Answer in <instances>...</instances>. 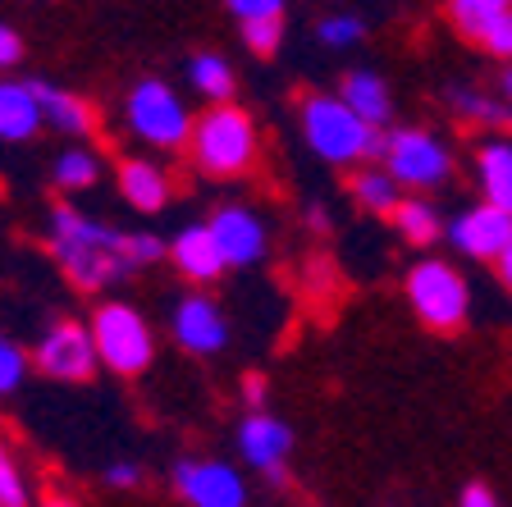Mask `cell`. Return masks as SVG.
Here are the masks:
<instances>
[{
    "label": "cell",
    "mask_w": 512,
    "mask_h": 507,
    "mask_svg": "<svg viewBox=\"0 0 512 507\" xmlns=\"http://www.w3.org/2000/svg\"><path fill=\"white\" fill-rule=\"evenodd\" d=\"M96 174H101V160H96L92 151H83V147H69L60 160H55V183H60V188H69V192L92 188Z\"/></svg>",
    "instance_id": "d4e9b609"
},
{
    "label": "cell",
    "mask_w": 512,
    "mask_h": 507,
    "mask_svg": "<svg viewBox=\"0 0 512 507\" xmlns=\"http://www.w3.org/2000/svg\"><path fill=\"white\" fill-rule=\"evenodd\" d=\"M174 489H179L192 507H247L243 476L224 462L183 457V462H174Z\"/></svg>",
    "instance_id": "9c48e42d"
},
{
    "label": "cell",
    "mask_w": 512,
    "mask_h": 507,
    "mask_svg": "<svg viewBox=\"0 0 512 507\" xmlns=\"http://www.w3.org/2000/svg\"><path fill=\"white\" fill-rule=\"evenodd\" d=\"M188 78L206 101L229 106V96H234V69H229V60H220V55H197V60L188 64Z\"/></svg>",
    "instance_id": "603a6c76"
},
{
    "label": "cell",
    "mask_w": 512,
    "mask_h": 507,
    "mask_svg": "<svg viewBox=\"0 0 512 507\" xmlns=\"http://www.w3.org/2000/svg\"><path fill=\"white\" fill-rule=\"evenodd\" d=\"M23 60V37L10 28V23H0V69H10V64Z\"/></svg>",
    "instance_id": "4dcf8cb0"
},
{
    "label": "cell",
    "mask_w": 512,
    "mask_h": 507,
    "mask_svg": "<svg viewBox=\"0 0 512 507\" xmlns=\"http://www.w3.org/2000/svg\"><path fill=\"white\" fill-rule=\"evenodd\" d=\"M206 229H211L224 265H252L266 256V224L256 220L247 206H220Z\"/></svg>",
    "instance_id": "7c38bea8"
},
{
    "label": "cell",
    "mask_w": 512,
    "mask_h": 507,
    "mask_svg": "<svg viewBox=\"0 0 512 507\" xmlns=\"http://www.w3.org/2000/svg\"><path fill=\"white\" fill-rule=\"evenodd\" d=\"M480 46H485L494 60H508V64H512V10L503 14L499 23H494V32H490V37H485Z\"/></svg>",
    "instance_id": "f546056e"
},
{
    "label": "cell",
    "mask_w": 512,
    "mask_h": 507,
    "mask_svg": "<svg viewBox=\"0 0 512 507\" xmlns=\"http://www.w3.org/2000/svg\"><path fill=\"white\" fill-rule=\"evenodd\" d=\"M499 87H503V96H508V101H512V64H508V69H503V78H499Z\"/></svg>",
    "instance_id": "8d00e7d4"
},
{
    "label": "cell",
    "mask_w": 512,
    "mask_h": 507,
    "mask_svg": "<svg viewBox=\"0 0 512 507\" xmlns=\"http://www.w3.org/2000/svg\"><path fill=\"white\" fill-rule=\"evenodd\" d=\"M32 96H37V106H42V119L51 128H60L64 138H92L96 133V110L87 106L83 96L60 92V87L42 83V78H32Z\"/></svg>",
    "instance_id": "5bb4252c"
},
{
    "label": "cell",
    "mask_w": 512,
    "mask_h": 507,
    "mask_svg": "<svg viewBox=\"0 0 512 507\" xmlns=\"http://www.w3.org/2000/svg\"><path fill=\"white\" fill-rule=\"evenodd\" d=\"M448 233H453V247H458V252L499 265V256L512 247V215H503V211H494V206L480 201V206L462 211Z\"/></svg>",
    "instance_id": "30bf717a"
},
{
    "label": "cell",
    "mask_w": 512,
    "mask_h": 507,
    "mask_svg": "<svg viewBox=\"0 0 512 507\" xmlns=\"http://www.w3.org/2000/svg\"><path fill=\"white\" fill-rule=\"evenodd\" d=\"M124 247H128V233L110 229L101 220H87L74 206H55L51 211V256L83 293L133 275Z\"/></svg>",
    "instance_id": "6da1fadb"
},
{
    "label": "cell",
    "mask_w": 512,
    "mask_h": 507,
    "mask_svg": "<svg viewBox=\"0 0 512 507\" xmlns=\"http://www.w3.org/2000/svg\"><path fill=\"white\" fill-rule=\"evenodd\" d=\"M243 398L252 402V407H261V402H266V380H261V375H247V380H243Z\"/></svg>",
    "instance_id": "836d02e7"
},
{
    "label": "cell",
    "mask_w": 512,
    "mask_h": 507,
    "mask_svg": "<svg viewBox=\"0 0 512 507\" xmlns=\"http://www.w3.org/2000/svg\"><path fill=\"white\" fill-rule=\"evenodd\" d=\"M23 370H28V357L14 338L0 334V393H14L23 384Z\"/></svg>",
    "instance_id": "f1b7e54d"
},
{
    "label": "cell",
    "mask_w": 512,
    "mask_h": 507,
    "mask_svg": "<svg viewBox=\"0 0 512 507\" xmlns=\"http://www.w3.org/2000/svg\"><path fill=\"white\" fill-rule=\"evenodd\" d=\"M238 448H243V457L261 471V476L284 480V457L293 453V430L266 412H252L243 425H238Z\"/></svg>",
    "instance_id": "4fadbf2b"
},
{
    "label": "cell",
    "mask_w": 512,
    "mask_h": 507,
    "mask_svg": "<svg viewBox=\"0 0 512 507\" xmlns=\"http://www.w3.org/2000/svg\"><path fill=\"white\" fill-rule=\"evenodd\" d=\"M115 179H119V192H124V201L133 206V211L156 215V211H165V206H170V179H165L151 160H138V156L119 160Z\"/></svg>",
    "instance_id": "2e32d148"
},
{
    "label": "cell",
    "mask_w": 512,
    "mask_h": 507,
    "mask_svg": "<svg viewBox=\"0 0 512 507\" xmlns=\"http://www.w3.org/2000/svg\"><path fill=\"white\" fill-rule=\"evenodd\" d=\"M407 302H412L416 320L435 334H458L467 325L471 293L467 279L453 270L448 261H421L407 270Z\"/></svg>",
    "instance_id": "277c9868"
},
{
    "label": "cell",
    "mask_w": 512,
    "mask_h": 507,
    "mask_svg": "<svg viewBox=\"0 0 512 507\" xmlns=\"http://www.w3.org/2000/svg\"><path fill=\"white\" fill-rule=\"evenodd\" d=\"M362 19H352V14H330V19H320L316 23V37L325 46H352V42H362Z\"/></svg>",
    "instance_id": "4316f807"
},
{
    "label": "cell",
    "mask_w": 512,
    "mask_h": 507,
    "mask_svg": "<svg viewBox=\"0 0 512 507\" xmlns=\"http://www.w3.org/2000/svg\"><path fill=\"white\" fill-rule=\"evenodd\" d=\"M394 224H398V233H403L412 247H430L439 238V215H435V206H426V201H416V197H407L403 206L394 211Z\"/></svg>",
    "instance_id": "cb8c5ba5"
},
{
    "label": "cell",
    "mask_w": 512,
    "mask_h": 507,
    "mask_svg": "<svg viewBox=\"0 0 512 507\" xmlns=\"http://www.w3.org/2000/svg\"><path fill=\"white\" fill-rule=\"evenodd\" d=\"M0 507H28V485H23L19 466H14L5 444H0Z\"/></svg>",
    "instance_id": "83f0119b"
},
{
    "label": "cell",
    "mask_w": 512,
    "mask_h": 507,
    "mask_svg": "<svg viewBox=\"0 0 512 507\" xmlns=\"http://www.w3.org/2000/svg\"><path fill=\"white\" fill-rule=\"evenodd\" d=\"M256 151H261L256 124L238 106H211L192 124L188 156L211 179H238V174H247L256 165Z\"/></svg>",
    "instance_id": "3957f363"
},
{
    "label": "cell",
    "mask_w": 512,
    "mask_h": 507,
    "mask_svg": "<svg viewBox=\"0 0 512 507\" xmlns=\"http://www.w3.org/2000/svg\"><path fill=\"white\" fill-rule=\"evenodd\" d=\"M462 507H499V498H494V489H485V485H467L462 489Z\"/></svg>",
    "instance_id": "d6a6232c"
},
{
    "label": "cell",
    "mask_w": 512,
    "mask_h": 507,
    "mask_svg": "<svg viewBox=\"0 0 512 507\" xmlns=\"http://www.w3.org/2000/svg\"><path fill=\"white\" fill-rule=\"evenodd\" d=\"M384 169L398 188H439L453 174V156L426 128H394L389 151H384Z\"/></svg>",
    "instance_id": "52a82bcc"
},
{
    "label": "cell",
    "mask_w": 512,
    "mask_h": 507,
    "mask_svg": "<svg viewBox=\"0 0 512 507\" xmlns=\"http://www.w3.org/2000/svg\"><path fill=\"white\" fill-rule=\"evenodd\" d=\"M42 507H78V503H74V498H64V494H51Z\"/></svg>",
    "instance_id": "d590c367"
},
{
    "label": "cell",
    "mask_w": 512,
    "mask_h": 507,
    "mask_svg": "<svg viewBox=\"0 0 512 507\" xmlns=\"http://www.w3.org/2000/svg\"><path fill=\"white\" fill-rule=\"evenodd\" d=\"M234 19L243 23V42L256 55H275L284 37V5L279 0H234Z\"/></svg>",
    "instance_id": "d6986e66"
},
{
    "label": "cell",
    "mask_w": 512,
    "mask_h": 507,
    "mask_svg": "<svg viewBox=\"0 0 512 507\" xmlns=\"http://www.w3.org/2000/svg\"><path fill=\"white\" fill-rule=\"evenodd\" d=\"M37 370L51 375V380H64V384H83L92 380V370L101 366L96 357V343H92V329L78 325V320H60V325L46 329V338L37 343Z\"/></svg>",
    "instance_id": "ba28073f"
},
{
    "label": "cell",
    "mask_w": 512,
    "mask_h": 507,
    "mask_svg": "<svg viewBox=\"0 0 512 507\" xmlns=\"http://www.w3.org/2000/svg\"><path fill=\"white\" fill-rule=\"evenodd\" d=\"M298 119H302V138L330 165H357V160H384L389 151V133L362 124L343 106V96H325V92H302L298 101Z\"/></svg>",
    "instance_id": "7a4b0ae2"
},
{
    "label": "cell",
    "mask_w": 512,
    "mask_h": 507,
    "mask_svg": "<svg viewBox=\"0 0 512 507\" xmlns=\"http://www.w3.org/2000/svg\"><path fill=\"white\" fill-rule=\"evenodd\" d=\"M92 343L96 357L106 361V370H115V375H142L151 366V357H156L147 320L133 307H124V302H101L92 311Z\"/></svg>",
    "instance_id": "5b68a950"
},
{
    "label": "cell",
    "mask_w": 512,
    "mask_h": 507,
    "mask_svg": "<svg viewBox=\"0 0 512 507\" xmlns=\"http://www.w3.org/2000/svg\"><path fill=\"white\" fill-rule=\"evenodd\" d=\"M42 106L32 96V83H10L0 78V138L5 142H28L42 128Z\"/></svg>",
    "instance_id": "ffe728a7"
},
{
    "label": "cell",
    "mask_w": 512,
    "mask_h": 507,
    "mask_svg": "<svg viewBox=\"0 0 512 507\" xmlns=\"http://www.w3.org/2000/svg\"><path fill=\"white\" fill-rule=\"evenodd\" d=\"M508 10H512L508 0H453V5H448V23H453L467 42L480 46Z\"/></svg>",
    "instance_id": "44dd1931"
},
{
    "label": "cell",
    "mask_w": 512,
    "mask_h": 507,
    "mask_svg": "<svg viewBox=\"0 0 512 507\" xmlns=\"http://www.w3.org/2000/svg\"><path fill=\"white\" fill-rule=\"evenodd\" d=\"M106 480H110L115 489H133V485H142V466L119 462V466H110V471H106Z\"/></svg>",
    "instance_id": "1f68e13d"
},
{
    "label": "cell",
    "mask_w": 512,
    "mask_h": 507,
    "mask_svg": "<svg viewBox=\"0 0 512 507\" xmlns=\"http://www.w3.org/2000/svg\"><path fill=\"white\" fill-rule=\"evenodd\" d=\"M170 261L179 265V275H188L192 284H211V279H220L224 270H229L206 224H192V229H183L179 238H174V243H170Z\"/></svg>",
    "instance_id": "9a60e30c"
},
{
    "label": "cell",
    "mask_w": 512,
    "mask_h": 507,
    "mask_svg": "<svg viewBox=\"0 0 512 507\" xmlns=\"http://www.w3.org/2000/svg\"><path fill=\"white\" fill-rule=\"evenodd\" d=\"M499 279H503V284L512 288V247H508V252L499 256Z\"/></svg>",
    "instance_id": "e575fe53"
},
{
    "label": "cell",
    "mask_w": 512,
    "mask_h": 507,
    "mask_svg": "<svg viewBox=\"0 0 512 507\" xmlns=\"http://www.w3.org/2000/svg\"><path fill=\"white\" fill-rule=\"evenodd\" d=\"M174 338H179V348L197 352V357H211L229 343V325H224V311L215 307L206 293H188L174 307V320H170Z\"/></svg>",
    "instance_id": "8fae6325"
},
{
    "label": "cell",
    "mask_w": 512,
    "mask_h": 507,
    "mask_svg": "<svg viewBox=\"0 0 512 507\" xmlns=\"http://www.w3.org/2000/svg\"><path fill=\"white\" fill-rule=\"evenodd\" d=\"M476 179H480V192H485V206L512 215V142H480Z\"/></svg>",
    "instance_id": "ac0fdd59"
},
{
    "label": "cell",
    "mask_w": 512,
    "mask_h": 507,
    "mask_svg": "<svg viewBox=\"0 0 512 507\" xmlns=\"http://www.w3.org/2000/svg\"><path fill=\"white\" fill-rule=\"evenodd\" d=\"M339 96H343V106L362 119V124H371V128H384L389 124V115H394V96H389L384 78L371 74V69H352V74L343 78Z\"/></svg>",
    "instance_id": "e0dca14e"
},
{
    "label": "cell",
    "mask_w": 512,
    "mask_h": 507,
    "mask_svg": "<svg viewBox=\"0 0 512 507\" xmlns=\"http://www.w3.org/2000/svg\"><path fill=\"white\" fill-rule=\"evenodd\" d=\"M352 197L362 201V211H375V215H394L403 206L398 197V183L389 179V169L384 165H366L352 174Z\"/></svg>",
    "instance_id": "7402d4cb"
},
{
    "label": "cell",
    "mask_w": 512,
    "mask_h": 507,
    "mask_svg": "<svg viewBox=\"0 0 512 507\" xmlns=\"http://www.w3.org/2000/svg\"><path fill=\"white\" fill-rule=\"evenodd\" d=\"M448 101H453V110H458L462 119H476V124H512V106H499V101L471 92V87H453Z\"/></svg>",
    "instance_id": "484cf974"
},
{
    "label": "cell",
    "mask_w": 512,
    "mask_h": 507,
    "mask_svg": "<svg viewBox=\"0 0 512 507\" xmlns=\"http://www.w3.org/2000/svg\"><path fill=\"white\" fill-rule=\"evenodd\" d=\"M128 124L138 133L142 142L160 151H183L192 142V124L197 119L188 115V106L179 101L170 83H160V78H142L128 96Z\"/></svg>",
    "instance_id": "8992f818"
}]
</instances>
